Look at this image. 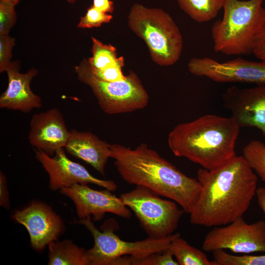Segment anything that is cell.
<instances>
[{
    "label": "cell",
    "instance_id": "6da1fadb",
    "mask_svg": "<svg viewBox=\"0 0 265 265\" xmlns=\"http://www.w3.org/2000/svg\"><path fill=\"white\" fill-rule=\"evenodd\" d=\"M197 179L201 189L190 222L208 227L226 225L242 216L257 189V177L242 156L213 170L199 169Z\"/></svg>",
    "mask_w": 265,
    "mask_h": 265
},
{
    "label": "cell",
    "instance_id": "7a4b0ae2",
    "mask_svg": "<svg viewBox=\"0 0 265 265\" xmlns=\"http://www.w3.org/2000/svg\"><path fill=\"white\" fill-rule=\"evenodd\" d=\"M110 148L111 158L126 183L148 188L191 213L201 189L197 179L186 175L146 144L132 149L112 144Z\"/></svg>",
    "mask_w": 265,
    "mask_h": 265
},
{
    "label": "cell",
    "instance_id": "3957f363",
    "mask_svg": "<svg viewBox=\"0 0 265 265\" xmlns=\"http://www.w3.org/2000/svg\"><path fill=\"white\" fill-rule=\"evenodd\" d=\"M240 128L232 116L205 115L177 125L168 134V145L175 156L211 170L236 156Z\"/></svg>",
    "mask_w": 265,
    "mask_h": 265
},
{
    "label": "cell",
    "instance_id": "277c9868",
    "mask_svg": "<svg viewBox=\"0 0 265 265\" xmlns=\"http://www.w3.org/2000/svg\"><path fill=\"white\" fill-rule=\"evenodd\" d=\"M264 0H224L223 15L211 28L215 52L226 55L253 53L257 38L265 28Z\"/></svg>",
    "mask_w": 265,
    "mask_h": 265
},
{
    "label": "cell",
    "instance_id": "5b68a950",
    "mask_svg": "<svg viewBox=\"0 0 265 265\" xmlns=\"http://www.w3.org/2000/svg\"><path fill=\"white\" fill-rule=\"evenodd\" d=\"M128 19L129 26L146 43L156 63L168 66L178 61L183 49V38L179 27L168 13L160 9L135 4Z\"/></svg>",
    "mask_w": 265,
    "mask_h": 265
},
{
    "label": "cell",
    "instance_id": "8992f818",
    "mask_svg": "<svg viewBox=\"0 0 265 265\" xmlns=\"http://www.w3.org/2000/svg\"><path fill=\"white\" fill-rule=\"evenodd\" d=\"M78 223L84 225L94 238V246L88 250L90 265H115L120 257L131 256L139 258L162 252L168 249L174 239L181 236L177 233L161 238L148 237L129 242L121 239L114 233L118 228L114 219L106 221L101 226V231L95 226L91 217L80 219Z\"/></svg>",
    "mask_w": 265,
    "mask_h": 265
},
{
    "label": "cell",
    "instance_id": "52a82bcc",
    "mask_svg": "<svg viewBox=\"0 0 265 265\" xmlns=\"http://www.w3.org/2000/svg\"><path fill=\"white\" fill-rule=\"evenodd\" d=\"M79 80L88 85L102 110L108 114L128 113L145 108L148 94L137 75L132 72L124 80L106 81L91 72L85 59L75 68Z\"/></svg>",
    "mask_w": 265,
    "mask_h": 265
},
{
    "label": "cell",
    "instance_id": "ba28073f",
    "mask_svg": "<svg viewBox=\"0 0 265 265\" xmlns=\"http://www.w3.org/2000/svg\"><path fill=\"white\" fill-rule=\"evenodd\" d=\"M123 203L132 210L148 237L161 238L173 234L184 213L177 203L161 198L142 186L120 195Z\"/></svg>",
    "mask_w": 265,
    "mask_h": 265
},
{
    "label": "cell",
    "instance_id": "9c48e42d",
    "mask_svg": "<svg viewBox=\"0 0 265 265\" xmlns=\"http://www.w3.org/2000/svg\"><path fill=\"white\" fill-rule=\"evenodd\" d=\"M223 227L216 226L206 235L205 252L228 249L238 254L265 252V221L247 223L239 217Z\"/></svg>",
    "mask_w": 265,
    "mask_h": 265
},
{
    "label": "cell",
    "instance_id": "30bf717a",
    "mask_svg": "<svg viewBox=\"0 0 265 265\" xmlns=\"http://www.w3.org/2000/svg\"><path fill=\"white\" fill-rule=\"evenodd\" d=\"M189 72L218 82H239L265 85V61L238 58L219 62L208 57H194L188 63Z\"/></svg>",
    "mask_w": 265,
    "mask_h": 265
},
{
    "label": "cell",
    "instance_id": "8fae6325",
    "mask_svg": "<svg viewBox=\"0 0 265 265\" xmlns=\"http://www.w3.org/2000/svg\"><path fill=\"white\" fill-rule=\"evenodd\" d=\"M35 157L49 177V187L53 190L80 184H92L114 191L116 184L111 180L98 179L92 175L81 164L70 159L64 148L55 152L53 157L42 150L35 149Z\"/></svg>",
    "mask_w": 265,
    "mask_h": 265
},
{
    "label": "cell",
    "instance_id": "7c38bea8",
    "mask_svg": "<svg viewBox=\"0 0 265 265\" xmlns=\"http://www.w3.org/2000/svg\"><path fill=\"white\" fill-rule=\"evenodd\" d=\"M107 189L97 190L87 185L77 184L68 187H63L60 192L74 202L80 219L93 217L94 221L102 219L109 212L123 218H130L131 210Z\"/></svg>",
    "mask_w": 265,
    "mask_h": 265
},
{
    "label": "cell",
    "instance_id": "4fadbf2b",
    "mask_svg": "<svg viewBox=\"0 0 265 265\" xmlns=\"http://www.w3.org/2000/svg\"><path fill=\"white\" fill-rule=\"evenodd\" d=\"M224 106L241 127L255 128L265 137V85L232 86L222 95Z\"/></svg>",
    "mask_w": 265,
    "mask_h": 265
},
{
    "label": "cell",
    "instance_id": "5bb4252c",
    "mask_svg": "<svg viewBox=\"0 0 265 265\" xmlns=\"http://www.w3.org/2000/svg\"><path fill=\"white\" fill-rule=\"evenodd\" d=\"M13 217L26 227L32 247L38 251L57 240L65 229L61 217L50 207L42 202H34L17 211Z\"/></svg>",
    "mask_w": 265,
    "mask_h": 265
},
{
    "label": "cell",
    "instance_id": "9a60e30c",
    "mask_svg": "<svg viewBox=\"0 0 265 265\" xmlns=\"http://www.w3.org/2000/svg\"><path fill=\"white\" fill-rule=\"evenodd\" d=\"M29 125L28 139L31 146L51 156L64 148L70 131L58 109L52 108L34 114Z\"/></svg>",
    "mask_w": 265,
    "mask_h": 265
},
{
    "label": "cell",
    "instance_id": "2e32d148",
    "mask_svg": "<svg viewBox=\"0 0 265 265\" xmlns=\"http://www.w3.org/2000/svg\"><path fill=\"white\" fill-rule=\"evenodd\" d=\"M6 72L8 83L0 96V108L26 113L42 106V100L30 88L32 79L38 71L31 68L26 73L19 72L17 62H11Z\"/></svg>",
    "mask_w": 265,
    "mask_h": 265
},
{
    "label": "cell",
    "instance_id": "e0dca14e",
    "mask_svg": "<svg viewBox=\"0 0 265 265\" xmlns=\"http://www.w3.org/2000/svg\"><path fill=\"white\" fill-rule=\"evenodd\" d=\"M110 147L111 144L90 132L71 130L64 149L105 176L106 162L111 158Z\"/></svg>",
    "mask_w": 265,
    "mask_h": 265
},
{
    "label": "cell",
    "instance_id": "ac0fdd59",
    "mask_svg": "<svg viewBox=\"0 0 265 265\" xmlns=\"http://www.w3.org/2000/svg\"><path fill=\"white\" fill-rule=\"evenodd\" d=\"M48 246L49 265H90L88 250L71 240H56Z\"/></svg>",
    "mask_w": 265,
    "mask_h": 265
},
{
    "label": "cell",
    "instance_id": "d6986e66",
    "mask_svg": "<svg viewBox=\"0 0 265 265\" xmlns=\"http://www.w3.org/2000/svg\"><path fill=\"white\" fill-rule=\"evenodd\" d=\"M180 7L198 23L208 22L215 18L223 8L224 0H177Z\"/></svg>",
    "mask_w": 265,
    "mask_h": 265
},
{
    "label": "cell",
    "instance_id": "ffe728a7",
    "mask_svg": "<svg viewBox=\"0 0 265 265\" xmlns=\"http://www.w3.org/2000/svg\"><path fill=\"white\" fill-rule=\"evenodd\" d=\"M168 248L178 265H214L204 252L191 246L181 236L171 241Z\"/></svg>",
    "mask_w": 265,
    "mask_h": 265
},
{
    "label": "cell",
    "instance_id": "44dd1931",
    "mask_svg": "<svg viewBox=\"0 0 265 265\" xmlns=\"http://www.w3.org/2000/svg\"><path fill=\"white\" fill-rule=\"evenodd\" d=\"M92 56L87 60L91 71L103 70L124 61L123 57H118L116 48L111 45L104 44L92 37Z\"/></svg>",
    "mask_w": 265,
    "mask_h": 265
},
{
    "label": "cell",
    "instance_id": "7402d4cb",
    "mask_svg": "<svg viewBox=\"0 0 265 265\" xmlns=\"http://www.w3.org/2000/svg\"><path fill=\"white\" fill-rule=\"evenodd\" d=\"M242 156L265 182V144L257 140L250 141L243 148Z\"/></svg>",
    "mask_w": 265,
    "mask_h": 265
},
{
    "label": "cell",
    "instance_id": "603a6c76",
    "mask_svg": "<svg viewBox=\"0 0 265 265\" xmlns=\"http://www.w3.org/2000/svg\"><path fill=\"white\" fill-rule=\"evenodd\" d=\"M173 257L168 248L139 258L131 256H122L119 258L118 265H178Z\"/></svg>",
    "mask_w": 265,
    "mask_h": 265
},
{
    "label": "cell",
    "instance_id": "cb8c5ba5",
    "mask_svg": "<svg viewBox=\"0 0 265 265\" xmlns=\"http://www.w3.org/2000/svg\"><path fill=\"white\" fill-rule=\"evenodd\" d=\"M212 253L214 265H265V255H234L221 249Z\"/></svg>",
    "mask_w": 265,
    "mask_h": 265
},
{
    "label": "cell",
    "instance_id": "d4e9b609",
    "mask_svg": "<svg viewBox=\"0 0 265 265\" xmlns=\"http://www.w3.org/2000/svg\"><path fill=\"white\" fill-rule=\"evenodd\" d=\"M112 16L102 12L93 5L87 9L85 15L81 17L77 26L80 28H92L101 26L104 23L109 22Z\"/></svg>",
    "mask_w": 265,
    "mask_h": 265
},
{
    "label": "cell",
    "instance_id": "484cf974",
    "mask_svg": "<svg viewBox=\"0 0 265 265\" xmlns=\"http://www.w3.org/2000/svg\"><path fill=\"white\" fill-rule=\"evenodd\" d=\"M14 5L0 0V35H8L17 16Z\"/></svg>",
    "mask_w": 265,
    "mask_h": 265
},
{
    "label": "cell",
    "instance_id": "4316f807",
    "mask_svg": "<svg viewBox=\"0 0 265 265\" xmlns=\"http://www.w3.org/2000/svg\"><path fill=\"white\" fill-rule=\"evenodd\" d=\"M15 39L8 35H0V72L6 71L11 63L12 50Z\"/></svg>",
    "mask_w": 265,
    "mask_h": 265
},
{
    "label": "cell",
    "instance_id": "83f0119b",
    "mask_svg": "<svg viewBox=\"0 0 265 265\" xmlns=\"http://www.w3.org/2000/svg\"><path fill=\"white\" fill-rule=\"evenodd\" d=\"M124 66V61H123L105 69L95 71H91L90 69L92 74L99 79L106 81H114L123 80L126 78V76L123 74L122 70Z\"/></svg>",
    "mask_w": 265,
    "mask_h": 265
},
{
    "label": "cell",
    "instance_id": "f1b7e54d",
    "mask_svg": "<svg viewBox=\"0 0 265 265\" xmlns=\"http://www.w3.org/2000/svg\"><path fill=\"white\" fill-rule=\"evenodd\" d=\"M0 205L6 209L10 208V200L5 176L0 172Z\"/></svg>",
    "mask_w": 265,
    "mask_h": 265
},
{
    "label": "cell",
    "instance_id": "f546056e",
    "mask_svg": "<svg viewBox=\"0 0 265 265\" xmlns=\"http://www.w3.org/2000/svg\"><path fill=\"white\" fill-rule=\"evenodd\" d=\"M253 53L257 58L265 61V28L257 38Z\"/></svg>",
    "mask_w": 265,
    "mask_h": 265
},
{
    "label": "cell",
    "instance_id": "4dcf8cb0",
    "mask_svg": "<svg viewBox=\"0 0 265 265\" xmlns=\"http://www.w3.org/2000/svg\"><path fill=\"white\" fill-rule=\"evenodd\" d=\"M97 9L106 13L113 11V2L110 0H93L92 5Z\"/></svg>",
    "mask_w": 265,
    "mask_h": 265
},
{
    "label": "cell",
    "instance_id": "1f68e13d",
    "mask_svg": "<svg viewBox=\"0 0 265 265\" xmlns=\"http://www.w3.org/2000/svg\"><path fill=\"white\" fill-rule=\"evenodd\" d=\"M256 195L259 206L265 215V187H260L257 189Z\"/></svg>",
    "mask_w": 265,
    "mask_h": 265
},
{
    "label": "cell",
    "instance_id": "d6a6232c",
    "mask_svg": "<svg viewBox=\"0 0 265 265\" xmlns=\"http://www.w3.org/2000/svg\"><path fill=\"white\" fill-rule=\"evenodd\" d=\"M0 0L8 2L9 3H11L14 5V6H16L20 1V0Z\"/></svg>",
    "mask_w": 265,
    "mask_h": 265
},
{
    "label": "cell",
    "instance_id": "836d02e7",
    "mask_svg": "<svg viewBox=\"0 0 265 265\" xmlns=\"http://www.w3.org/2000/svg\"><path fill=\"white\" fill-rule=\"evenodd\" d=\"M67 1L69 3H74L77 0H67Z\"/></svg>",
    "mask_w": 265,
    "mask_h": 265
}]
</instances>
